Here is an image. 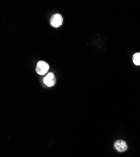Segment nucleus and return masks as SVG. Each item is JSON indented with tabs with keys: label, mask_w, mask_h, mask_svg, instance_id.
<instances>
[{
	"label": "nucleus",
	"mask_w": 140,
	"mask_h": 157,
	"mask_svg": "<svg viewBox=\"0 0 140 157\" xmlns=\"http://www.w3.org/2000/svg\"><path fill=\"white\" fill-rule=\"evenodd\" d=\"M49 69L48 64L45 61H39L36 64V72L39 75L45 74Z\"/></svg>",
	"instance_id": "nucleus-1"
},
{
	"label": "nucleus",
	"mask_w": 140,
	"mask_h": 157,
	"mask_svg": "<svg viewBox=\"0 0 140 157\" xmlns=\"http://www.w3.org/2000/svg\"><path fill=\"white\" fill-rule=\"evenodd\" d=\"M50 25L55 28L59 27L63 23V18L60 14L57 13L54 15L50 19Z\"/></svg>",
	"instance_id": "nucleus-2"
},
{
	"label": "nucleus",
	"mask_w": 140,
	"mask_h": 157,
	"mask_svg": "<svg viewBox=\"0 0 140 157\" xmlns=\"http://www.w3.org/2000/svg\"><path fill=\"white\" fill-rule=\"evenodd\" d=\"M56 79L54 74L52 72L48 73L44 78V84L48 87H52L55 84Z\"/></svg>",
	"instance_id": "nucleus-3"
},
{
	"label": "nucleus",
	"mask_w": 140,
	"mask_h": 157,
	"mask_svg": "<svg viewBox=\"0 0 140 157\" xmlns=\"http://www.w3.org/2000/svg\"><path fill=\"white\" fill-rule=\"evenodd\" d=\"M114 147L116 151L118 152L122 153L124 152L128 149V146H127L126 143L123 140H118L114 144Z\"/></svg>",
	"instance_id": "nucleus-4"
},
{
	"label": "nucleus",
	"mask_w": 140,
	"mask_h": 157,
	"mask_svg": "<svg viewBox=\"0 0 140 157\" xmlns=\"http://www.w3.org/2000/svg\"><path fill=\"white\" fill-rule=\"evenodd\" d=\"M133 60L136 65H140V53H136L133 56Z\"/></svg>",
	"instance_id": "nucleus-5"
}]
</instances>
